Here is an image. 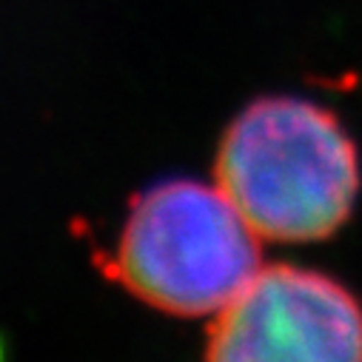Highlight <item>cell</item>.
I'll return each mask as SVG.
<instances>
[{
  "mask_svg": "<svg viewBox=\"0 0 362 362\" xmlns=\"http://www.w3.org/2000/svg\"><path fill=\"white\" fill-rule=\"evenodd\" d=\"M209 359H362V305L331 277L297 265H262L214 314Z\"/></svg>",
  "mask_w": 362,
  "mask_h": 362,
  "instance_id": "3957f363",
  "label": "cell"
},
{
  "mask_svg": "<svg viewBox=\"0 0 362 362\" xmlns=\"http://www.w3.org/2000/svg\"><path fill=\"white\" fill-rule=\"evenodd\" d=\"M259 268V234L220 186L197 180L143 192L112 262L134 297L177 317H214Z\"/></svg>",
  "mask_w": 362,
  "mask_h": 362,
  "instance_id": "7a4b0ae2",
  "label": "cell"
},
{
  "mask_svg": "<svg viewBox=\"0 0 362 362\" xmlns=\"http://www.w3.org/2000/svg\"><path fill=\"white\" fill-rule=\"evenodd\" d=\"M214 171L217 186L265 240L334 234L359 192L356 146L331 112L300 98L245 106L220 140Z\"/></svg>",
  "mask_w": 362,
  "mask_h": 362,
  "instance_id": "6da1fadb",
  "label": "cell"
}]
</instances>
